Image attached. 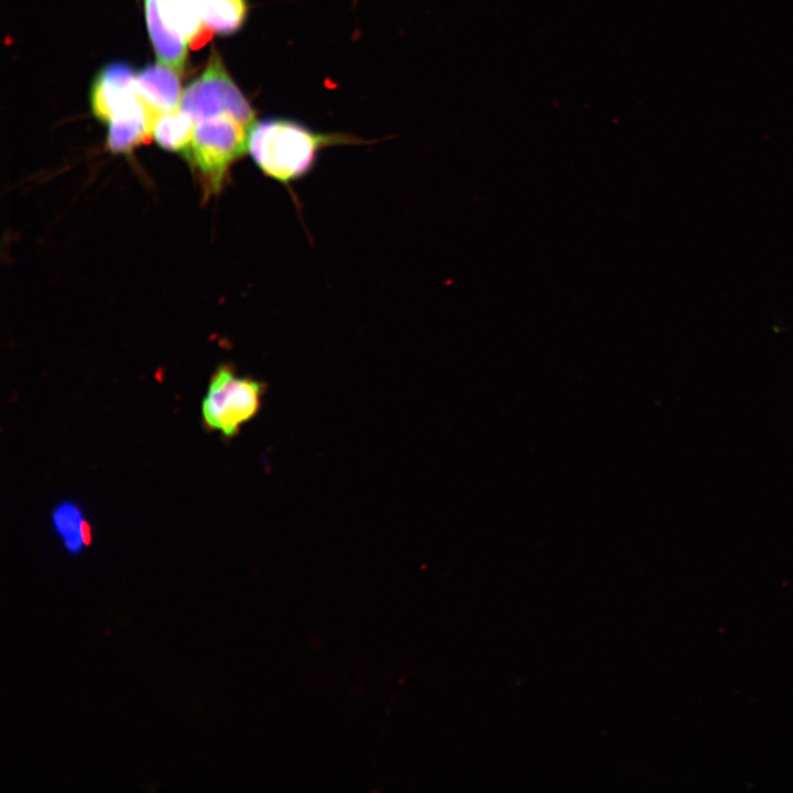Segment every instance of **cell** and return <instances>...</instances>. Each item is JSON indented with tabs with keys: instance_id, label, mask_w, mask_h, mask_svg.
Instances as JSON below:
<instances>
[{
	"instance_id": "cell-1",
	"label": "cell",
	"mask_w": 793,
	"mask_h": 793,
	"mask_svg": "<svg viewBox=\"0 0 793 793\" xmlns=\"http://www.w3.org/2000/svg\"><path fill=\"white\" fill-rule=\"evenodd\" d=\"M360 143L348 133L319 132L293 119L271 117L253 124L248 152L265 176L289 185L307 175L326 148Z\"/></svg>"
},
{
	"instance_id": "cell-2",
	"label": "cell",
	"mask_w": 793,
	"mask_h": 793,
	"mask_svg": "<svg viewBox=\"0 0 793 793\" xmlns=\"http://www.w3.org/2000/svg\"><path fill=\"white\" fill-rule=\"evenodd\" d=\"M254 123L226 112L195 126L184 156L200 173L210 193L220 189L230 166L248 152V139Z\"/></svg>"
},
{
	"instance_id": "cell-3",
	"label": "cell",
	"mask_w": 793,
	"mask_h": 793,
	"mask_svg": "<svg viewBox=\"0 0 793 793\" xmlns=\"http://www.w3.org/2000/svg\"><path fill=\"white\" fill-rule=\"evenodd\" d=\"M267 390V382L239 376L229 363L220 365L213 373L203 399L204 426L228 439L237 436L242 425L260 412Z\"/></svg>"
},
{
	"instance_id": "cell-4",
	"label": "cell",
	"mask_w": 793,
	"mask_h": 793,
	"mask_svg": "<svg viewBox=\"0 0 793 793\" xmlns=\"http://www.w3.org/2000/svg\"><path fill=\"white\" fill-rule=\"evenodd\" d=\"M180 108L195 122L232 113L254 123L257 112L228 73L220 54L214 50L204 72L182 93Z\"/></svg>"
},
{
	"instance_id": "cell-5",
	"label": "cell",
	"mask_w": 793,
	"mask_h": 793,
	"mask_svg": "<svg viewBox=\"0 0 793 793\" xmlns=\"http://www.w3.org/2000/svg\"><path fill=\"white\" fill-rule=\"evenodd\" d=\"M133 68L123 62L104 66L96 75L89 94L91 111L102 122L123 116L142 105L135 89Z\"/></svg>"
},
{
	"instance_id": "cell-6",
	"label": "cell",
	"mask_w": 793,
	"mask_h": 793,
	"mask_svg": "<svg viewBox=\"0 0 793 793\" xmlns=\"http://www.w3.org/2000/svg\"><path fill=\"white\" fill-rule=\"evenodd\" d=\"M135 89L152 121L159 113L180 108L183 91L177 72L161 63L148 65L137 74Z\"/></svg>"
},
{
	"instance_id": "cell-7",
	"label": "cell",
	"mask_w": 793,
	"mask_h": 793,
	"mask_svg": "<svg viewBox=\"0 0 793 793\" xmlns=\"http://www.w3.org/2000/svg\"><path fill=\"white\" fill-rule=\"evenodd\" d=\"M144 11L157 59L161 64L182 73L186 63L187 40L164 19L160 0H144Z\"/></svg>"
},
{
	"instance_id": "cell-8",
	"label": "cell",
	"mask_w": 793,
	"mask_h": 793,
	"mask_svg": "<svg viewBox=\"0 0 793 793\" xmlns=\"http://www.w3.org/2000/svg\"><path fill=\"white\" fill-rule=\"evenodd\" d=\"M108 123L107 145L115 153L131 152L152 138V118L143 104Z\"/></svg>"
},
{
	"instance_id": "cell-9",
	"label": "cell",
	"mask_w": 793,
	"mask_h": 793,
	"mask_svg": "<svg viewBox=\"0 0 793 793\" xmlns=\"http://www.w3.org/2000/svg\"><path fill=\"white\" fill-rule=\"evenodd\" d=\"M194 129L195 120L181 108L156 115L151 126L152 137L161 148L183 155L189 148Z\"/></svg>"
},
{
	"instance_id": "cell-10",
	"label": "cell",
	"mask_w": 793,
	"mask_h": 793,
	"mask_svg": "<svg viewBox=\"0 0 793 793\" xmlns=\"http://www.w3.org/2000/svg\"><path fill=\"white\" fill-rule=\"evenodd\" d=\"M248 13L247 0H202L203 24L213 34L237 33L245 25Z\"/></svg>"
},
{
	"instance_id": "cell-11",
	"label": "cell",
	"mask_w": 793,
	"mask_h": 793,
	"mask_svg": "<svg viewBox=\"0 0 793 793\" xmlns=\"http://www.w3.org/2000/svg\"><path fill=\"white\" fill-rule=\"evenodd\" d=\"M53 525L70 553H78L89 544L90 525L80 508L74 502L59 503L52 513Z\"/></svg>"
}]
</instances>
